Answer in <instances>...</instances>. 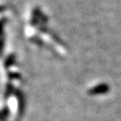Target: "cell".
I'll return each mask as SVG.
<instances>
[{"mask_svg":"<svg viewBox=\"0 0 121 121\" xmlns=\"http://www.w3.org/2000/svg\"><path fill=\"white\" fill-rule=\"evenodd\" d=\"M109 91V86L106 83H100L96 85L95 87H92L89 90V93L91 95H98V94H105Z\"/></svg>","mask_w":121,"mask_h":121,"instance_id":"obj_1","label":"cell"}]
</instances>
